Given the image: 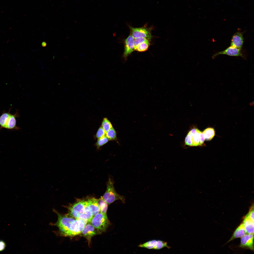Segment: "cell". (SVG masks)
<instances>
[{
    "label": "cell",
    "instance_id": "obj_19",
    "mask_svg": "<svg viewBox=\"0 0 254 254\" xmlns=\"http://www.w3.org/2000/svg\"><path fill=\"white\" fill-rule=\"evenodd\" d=\"M149 41L148 40L140 44L137 46L135 50L140 52L147 51L150 45Z\"/></svg>",
    "mask_w": 254,
    "mask_h": 254
},
{
    "label": "cell",
    "instance_id": "obj_15",
    "mask_svg": "<svg viewBox=\"0 0 254 254\" xmlns=\"http://www.w3.org/2000/svg\"><path fill=\"white\" fill-rule=\"evenodd\" d=\"M246 232L242 223H241L234 232L228 243L232 240L238 238H241L246 234Z\"/></svg>",
    "mask_w": 254,
    "mask_h": 254
},
{
    "label": "cell",
    "instance_id": "obj_23",
    "mask_svg": "<svg viewBox=\"0 0 254 254\" xmlns=\"http://www.w3.org/2000/svg\"><path fill=\"white\" fill-rule=\"evenodd\" d=\"M106 135L109 140H115L116 139V132L113 127L106 133Z\"/></svg>",
    "mask_w": 254,
    "mask_h": 254
},
{
    "label": "cell",
    "instance_id": "obj_30",
    "mask_svg": "<svg viewBox=\"0 0 254 254\" xmlns=\"http://www.w3.org/2000/svg\"><path fill=\"white\" fill-rule=\"evenodd\" d=\"M254 102H251L250 104V105H254Z\"/></svg>",
    "mask_w": 254,
    "mask_h": 254
},
{
    "label": "cell",
    "instance_id": "obj_5",
    "mask_svg": "<svg viewBox=\"0 0 254 254\" xmlns=\"http://www.w3.org/2000/svg\"><path fill=\"white\" fill-rule=\"evenodd\" d=\"M147 25L146 24L143 26L139 28H134L129 26L130 34L134 39L139 37L144 38L150 41L152 37L151 32L153 28L152 26L147 27Z\"/></svg>",
    "mask_w": 254,
    "mask_h": 254
},
{
    "label": "cell",
    "instance_id": "obj_22",
    "mask_svg": "<svg viewBox=\"0 0 254 254\" xmlns=\"http://www.w3.org/2000/svg\"><path fill=\"white\" fill-rule=\"evenodd\" d=\"M109 140L107 137L105 135L98 139L95 145L97 149H99L100 147L107 143Z\"/></svg>",
    "mask_w": 254,
    "mask_h": 254
},
{
    "label": "cell",
    "instance_id": "obj_27",
    "mask_svg": "<svg viewBox=\"0 0 254 254\" xmlns=\"http://www.w3.org/2000/svg\"><path fill=\"white\" fill-rule=\"evenodd\" d=\"M191 138V135L189 133H188L185 139V144L186 145L192 146V142Z\"/></svg>",
    "mask_w": 254,
    "mask_h": 254
},
{
    "label": "cell",
    "instance_id": "obj_6",
    "mask_svg": "<svg viewBox=\"0 0 254 254\" xmlns=\"http://www.w3.org/2000/svg\"><path fill=\"white\" fill-rule=\"evenodd\" d=\"M100 233L90 222H88L83 229L79 235L85 238L87 241L89 245H90L92 237Z\"/></svg>",
    "mask_w": 254,
    "mask_h": 254
},
{
    "label": "cell",
    "instance_id": "obj_14",
    "mask_svg": "<svg viewBox=\"0 0 254 254\" xmlns=\"http://www.w3.org/2000/svg\"><path fill=\"white\" fill-rule=\"evenodd\" d=\"M246 233L254 234V222L246 216L244 217L242 222Z\"/></svg>",
    "mask_w": 254,
    "mask_h": 254
},
{
    "label": "cell",
    "instance_id": "obj_2",
    "mask_svg": "<svg viewBox=\"0 0 254 254\" xmlns=\"http://www.w3.org/2000/svg\"><path fill=\"white\" fill-rule=\"evenodd\" d=\"M114 183L113 179L109 178L107 182L106 190L102 196L103 199L108 205L117 200H120L122 203H124L125 200L124 196L117 193L114 187Z\"/></svg>",
    "mask_w": 254,
    "mask_h": 254
},
{
    "label": "cell",
    "instance_id": "obj_11",
    "mask_svg": "<svg viewBox=\"0 0 254 254\" xmlns=\"http://www.w3.org/2000/svg\"><path fill=\"white\" fill-rule=\"evenodd\" d=\"M87 205L92 213L93 216L100 212L98 202V199L93 197L86 198Z\"/></svg>",
    "mask_w": 254,
    "mask_h": 254
},
{
    "label": "cell",
    "instance_id": "obj_7",
    "mask_svg": "<svg viewBox=\"0 0 254 254\" xmlns=\"http://www.w3.org/2000/svg\"><path fill=\"white\" fill-rule=\"evenodd\" d=\"M138 246L149 249L159 250L166 247L169 248L167 242L162 240H155L141 244Z\"/></svg>",
    "mask_w": 254,
    "mask_h": 254
},
{
    "label": "cell",
    "instance_id": "obj_28",
    "mask_svg": "<svg viewBox=\"0 0 254 254\" xmlns=\"http://www.w3.org/2000/svg\"><path fill=\"white\" fill-rule=\"evenodd\" d=\"M6 246L5 243L3 241L0 240V251L4 250Z\"/></svg>",
    "mask_w": 254,
    "mask_h": 254
},
{
    "label": "cell",
    "instance_id": "obj_9",
    "mask_svg": "<svg viewBox=\"0 0 254 254\" xmlns=\"http://www.w3.org/2000/svg\"><path fill=\"white\" fill-rule=\"evenodd\" d=\"M239 247L254 251V238L253 234H245L241 238Z\"/></svg>",
    "mask_w": 254,
    "mask_h": 254
},
{
    "label": "cell",
    "instance_id": "obj_1",
    "mask_svg": "<svg viewBox=\"0 0 254 254\" xmlns=\"http://www.w3.org/2000/svg\"><path fill=\"white\" fill-rule=\"evenodd\" d=\"M58 220L55 226L59 229L60 234L65 237H73L79 235L88 222L87 221L76 219L57 212Z\"/></svg>",
    "mask_w": 254,
    "mask_h": 254
},
{
    "label": "cell",
    "instance_id": "obj_25",
    "mask_svg": "<svg viewBox=\"0 0 254 254\" xmlns=\"http://www.w3.org/2000/svg\"><path fill=\"white\" fill-rule=\"evenodd\" d=\"M106 133L102 127L101 126L98 129L95 135V137L98 139H99L106 135Z\"/></svg>",
    "mask_w": 254,
    "mask_h": 254
},
{
    "label": "cell",
    "instance_id": "obj_17",
    "mask_svg": "<svg viewBox=\"0 0 254 254\" xmlns=\"http://www.w3.org/2000/svg\"><path fill=\"white\" fill-rule=\"evenodd\" d=\"M98 202L100 212L103 214H107L108 204L103 199L102 196L98 199Z\"/></svg>",
    "mask_w": 254,
    "mask_h": 254
},
{
    "label": "cell",
    "instance_id": "obj_29",
    "mask_svg": "<svg viewBox=\"0 0 254 254\" xmlns=\"http://www.w3.org/2000/svg\"><path fill=\"white\" fill-rule=\"evenodd\" d=\"M42 45L43 47H44L46 46V44L45 42H43L42 44Z\"/></svg>",
    "mask_w": 254,
    "mask_h": 254
},
{
    "label": "cell",
    "instance_id": "obj_16",
    "mask_svg": "<svg viewBox=\"0 0 254 254\" xmlns=\"http://www.w3.org/2000/svg\"><path fill=\"white\" fill-rule=\"evenodd\" d=\"M16 115L11 114L8 119L5 128L8 129L19 128L16 125Z\"/></svg>",
    "mask_w": 254,
    "mask_h": 254
},
{
    "label": "cell",
    "instance_id": "obj_24",
    "mask_svg": "<svg viewBox=\"0 0 254 254\" xmlns=\"http://www.w3.org/2000/svg\"><path fill=\"white\" fill-rule=\"evenodd\" d=\"M148 40H149L147 39L144 38L139 37L134 39L133 44L134 50H135L137 46L139 44Z\"/></svg>",
    "mask_w": 254,
    "mask_h": 254
},
{
    "label": "cell",
    "instance_id": "obj_26",
    "mask_svg": "<svg viewBox=\"0 0 254 254\" xmlns=\"http://www.w3.org/2000/svg\"><path fill=\"white\" fill-rule=\"evenodd\" d=\"M254 222V205L253 203L251 206L249 211L246 215Z\"/></svg>",
    "mask_w": 254,
    "mask_h": 254
},
{
    "label": "cell",
    "instance_id": "obj_10",
    "mask_svg": "<svg viewBox=\"0 0 254 254\" xmlns=\"http://www.w3.org/2000/svg\"><path fill=\"white\" fill-rule=\"evenodd\" d=\"M223 54L230 56L243 57L241 49L230 46L223 51L215 53L212 56V57L214 58L218 55Z\"/></svg>",
    "mask_w": 254,
    "mask_h": 254
},
{
    "label": "cell",
    "instance_id": "obj_3",
    "mask_svg": "<svg viewBox=\"0 0 254 254\" xmlns=\"http://www.w3.org/2000/svg\"><path fill=\"white\" fill-rule=\"evenodd\" d=\"M86 205V198L76 199L75 202L67 206L68 212L67 215L77 219L79 215L84 213Z\"/></svg>",
    "mask_w": 254,
    "mask_h": 254
},
{
    "label": "cell",
    "instance_id": "obj_12",
    "mask_svg": "<svg viewBox=\"0 0 254 254\" xmlns=\"http://www.w3.org/2000/svg\"><path fill=\"white\" fill-rule=\"evenodd\" d=\"M134 39L132 36L130 34L125 40L124 51L123 57L126 60L128 56L135 50L133 44Z\"/></svg>",
    "mask_w": 254,
    "mask_h": 254
},
{
    "label": "cell",
    "instance_id": "obj_21",
    "mask_svg": "<svg viewBox=\"0 0 254 254\" xmlns=\"http://www.w3.org/2000/svg\"><path fill=\"white\" fill-rule=\"evenodd\" d=\"M106 133L113 127L109 120L106 118H104L102 122L101 126Z\"/></svg>",
    "mask_w": 254,
    "mask_h": 254
},
{
    "label": "cell",
    "instance_id": "obj_13",
    "mask_svg": "<svg viewBox=\"0 0 254 254\" xmlns=\"http://www.w3.org/2000/svg\"><path fill=\"white\" fill-rule=\"evenodd\" d=\"M242 33L239 32H236L233 36L231 40L230 46L241 49L243 43Z\"/></svg>",
    "mask_w": 254,
    "mask_h": 254
},
{
    "label": "cell",
    "instance_id": "obj_4",
    "mask_svg": "<svg viewBox=\"0 0 254 254\" xmlns=\"http://www.w3.org/2000/svg\"><path fill=\"white\" fill-rule=\"evenodd\" d=\"M90 222L101 233L105 231L110 224L107 214L100 212L93 217Z\"/></svg>",
    "mask_w": 254,
    "mask_h": 254
},
{
    "label": "cell",
    "instance_id": "obj_20",
    "mask_svg": "<svg viewBox=\"0 0 254 254\" xmlns=\"http://www.w3.org/2000/svg\"><path fill=\"white\" fill-rule=\"evenodd\" d=\"M11 114L9 112L4 113L0 116V126L1 127L5 128L8 119Z\"/></svg>",
    "mask_w": 254,
    "mask_h": 254
},
{
    "label": "cell",
    "instance_id": "obj_18",
    "mask_svg": "<svg viewBox=\"0 0 254 254\" xmlns=\"http://www.w3.org/2000/svg\"><path fill=\"white\" fill-rule=\"evenodd\" d=\"M205 140L209 141L211 140L215 135L214 129L209 127L205 129L202 132Z\"/></svg>",
    "mask_w": 254,
    "mask_h": 254
},
{
    "label": "cell",
    "instance_id": "obj_8",
    "mask_svg": "<svg viewBox=\"0 0 254 254\" xmlns=\"http://www.w3.org/2000/svg\"><path fill=\"white\" fill-rule=\"evenodd\" d=\"M191 136L192 146H201L203 145L205 139L202 132L197 128H194L188 132Z\"/></svg>",
    "mask_w": 254,
    "mask_h": 254
}]
</instances>
